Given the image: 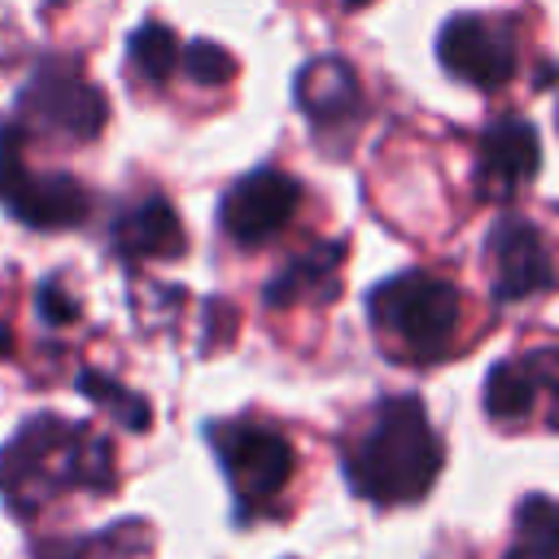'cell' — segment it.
Returning a JSON list of instances; mask_svg holds the SVG:
<instances>
[{"mask_svg":"<svg viewBox=\"0 0 559 559\" xmlns=\"http://www.w3.org/2000/svg\"><path fill=\"white\" fill-rule=\"evenodd\" d=\"M114 441L92 424L39 411L0 445V498L17 520H31L66 489L114 493Z\"/></svg>","mask_w":559,"mask_h":559,"instance_id":"1","label":"cell"},{"mask_svg":"<svg viewBox=\"0 0 559 559\" xmlns=\"http://www.w3.org/2000/svg\"><path fill=\"white\" fill-rule=\"evenodd\" d=\"M445 467V445L428 419L424 397L397 393L371 406L367 428L345 445V485L371 507H411L428 498Z\"/></svg>","mask_w":559,"mask_h":559,"instance_id":"2","label":"cell"},{"mask_svg":"<svg viewBox=\"0 0 559 559\" xmlns=\"http://www.w3.org/2000/svg\"><path fill=\"white\" fill-rule=\"evenodd\" d=\"M463 293L432 271H397L367 293V323L406 362H441L454 354Z\"/></svg>","mask_w":559,"mask_h":559,"instance_id":"3","label":"cell"},{"mask_svg":"<svg viewBox=\"0 0 559 559\" xmlns=\"http://www.w3.org/2000/svg\"><path fill=\"white\" fill-rule=\"evenodd\" d=\"M205 441L214 445V459L236 498V520L245 524L271 515L297 472L293 441L266 419H214L205 424Z\"/></svg>","mask_w":559,"mask_h":559,"instance_id":"4","label":"cell"},{"mask_svg":"<svg viewBox=\"0 0 559 559\" xmlns=\"http://www.w3.org/2000/svg\"><path fill=\"white\" fill-rule=\"evenodd\" d=\"M17 114L48 135L92 144L109 122V100L70 57H39L17 92Z\"/></svg>","mask_w":559,"mask_h":559,"instance_id":"5","label":"cell"},{"mask_svg":"<svg viewBox=\"0 0 559 559\" xmlns=\"http://www.w3.org/2000/svg\"><path fill=\"white\" fill-rule=\"evenodd\" d=\"M515 26L493 13H454L437 31V61L472 87H502L515 74Z\"/></svg>","mask_w":559,"mask_h":559,"instance_id":"6","label":"cell"},{"mask_svg":"<svg viewBox=\"0 0 559 559\" xmlns=\"http://www.w3.org/2000/svg\"><path fill=\"white\" fill-rule=\"evenodd\" d=\"M301 205V183L288 175V170H275V166H258L249 175H240L223 201H218V223L223 231L236 240V245H266L271 236H280L293 214Z\"/></svg>","mask_w":559,"mask_h":559,"instance_id":"7","label":"cell"},{"mask_svg":"<svg viewBox=\"0 0 559 559\" xmlns=\"http://www.w3.org/2000/svg\"><path fill=\"white\" fill-rule=\"evenodd\" d=\"M485 258L493 262V297L507 301H528L555 288V262L550 245L537 223L520 214H502L489 236H485Z\"/></svg>","mask_w":559,"mask_h":559,"instance_id":"8","label":"cell"},{"mask_svg":"<svg viewBox=\"0 0 559 559\" xmlns=\"http://www.w3.org/2000/svg\"><path fill=\"white\" fill-rule=\"evenodd\" d=\"M0 205L9 218L35 231H66L92 214V192L66 170H31L26 162L0 179Z\"/></svg>","mask_w":559,"mask_h":559,"instance_id":"9","label":"cell"},{"mask_svg":"<svg viewBox=\"0 0 559 559\" xmlns=\"http://www.w3.org/2000/svg\"><path fill=\"white\" fill-rule=\"evenodd\" d=\"M555 380H559V362H555V349L550 345H537L528 354L498 358L485 371L480 406L498 424H520V419H528L537 411L542 397L555 393Z\"/></svg>","mask_w":559,"mask_h":559,"instance_id":"10","label":"cell"},{"mask_svg":"<svg viewBox=\"0 0 559 559\" xmlns=\"http://www.w3.org/2000/svg\"><path fill=\"white\" fill-rule=\"evenodd\" d=\"M542 166V135L528 118H493L476 148V188L480 197H511Z\"/></svg>","mask_w":559,"mask_h":559,"instance_id":"11","label":"cell"},{"mask_svg":"<svg viewBox=\"0 0 559 559\" xmlns=\"http://www.w3.org/2000/svg\"><path fill=\"white\" fill-rule=\"evenodd\" d=\"M109 249L122 262H153V258H179L183 253V223L175 205L157 192L131 201L109 223Z\"/></svg>","mask_w":559,"mask_h":559,"instance_id":"12","label":"cell"},{"mask_svg":"<svg viewBox=\"0 0 559 559\" xmlns=\"http://www.w3.org/2000/svg\"><path fill=\"white\" fill-rule=\"evenodd\" d=\"M349 253V240L336 236V240H319L310 249H301L297 258H288L262 288V306L266 310H288V306H301V301H332L336 297V271Z\"/></svg>","mask_w":559,"mask_h":559,"instance_id":"13","label":"cell"},{"mask_svg":"<svg viewBox=\"0 0 559 559\" xmlns=\"http://www.w3.org/2000/svg\"><path fill=\"white\" fill-rule=\"evenodd\" d=\"M293 100L310 118V127H341V122H349V114H358L362 87H358L354 66L345 57L328 52V57H314L297 70Z\"/></svg>","mask_w":559,"mask_h":559,"instance_id":"14","label":"cell"},{"mask_svg":"<svg viewBox=\"0 0 559 559\" xmlns=\"http://www.w3.org/2000/svg\"><path fill=\"white\" fill-rule=\"evenodd\" d=\"M140 546H148L144 520H118V524H109L105 533H92V537L39 542L35 559H135Z\"/></svg>","mask_w":559,"mask_h":559,"instance_id":"15","label":"cell"},{"mask_svg":"<svg viewBox=\"0 0 559 559\" xmlns=\"http://www.w3.org/2000/svg\"><path fill=\"white\" fill-rule=\"evenodd\" d=\"M74 389H79L92 406H100L109 419H118L127 432H148V424H153V402H148L144 393H131L122 380H114V376H105V371H96V367H79V371H74Z\"/></svg>","mask_w":559,"mask_h":559,"instance_id":"16","label":"cell"},{"mask_svg":"<svg viewBox=\"0 0 559 559\" xmlns=\"http://www.w3.org/2000/svg\"><path fill=\"white\" fill-rule=\"evenodd\" d=\"M507 559H559V515L550 493H528L515 507V542Z\"/></svg>","mask_w":559,"mask_h":559,"instance_id":"17","label":"cell"},{"mask_svg":"<svg viewBox=\"0 0 559 559\" xmlns=\"http://www.w3.org/2000/svg\"><path fill=\"white\" fill-rule=\"evenodd\" d=\"M127 61L135 74H144L148 83H162L175 74L179 66V44H175V31L162 26V22H140L131 35H127Z\"/></svg>","mask_w":559,"mask_h":559,"instance_id":"18","label":"cell"},{"mask_svg":"<svg viewBox=\"0 0 559 559\" xmlns=\"http://www.w3.org/2000/svg\"><path fill=\"white\" fill-rule=\"evenodd\" d=\"M179 66L197 87H223V83L236 79V57L223 44H210V39H192L179 52Z\"/></svg>","mask_w":559,"mask_h":559,"instance_id":"19","label":"cell"},{"mask_svg":"<svg viewBox=\"0 0 559 559\" xmlns=\"http://www.w3.org/2000/svg\"><path fill=\"white\" fill-rule=\"evenodd\" d=\"M35 314H39L44 323H52V328H66V323L79 319V301H74L57 280H44V284L35 288Z\"/></svg>","mask_w":559,"mask_h":559,"instance_id":"20","label":"cell"},{"mask_svg":"<svg viewBox=\"0 0 559 559\" xmlns=\"http://www.w3.org/2000/svg\"><path fill=\"white\" fill-rule=\"evenodd\" d=\"M13 354V328L0 319V358H9Z\"/></svg>","mask_w":559,"mask_h":559,"instance_id":"21","label":"cell"},{"mask_svg":"<svg viewBox=\"0 0 559 559\" xmlns=\"http://www.w3.org/2000/svg\"><path fill=\"white\" fill-rule=\"evenodd\" d=\"M341 4H345V9H367L371 0H341Z\"/></svg>","mask_w":559,"mask_h":559,"instance_id":"22","label":"cell"}]
</instances>
